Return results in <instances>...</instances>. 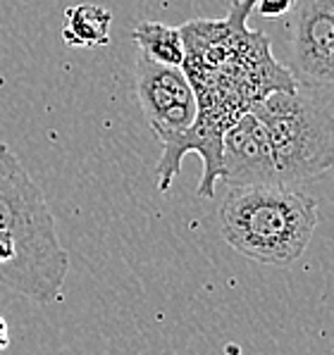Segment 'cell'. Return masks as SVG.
<instances>
[{
  "label": "cell",
  "mask_w": 334,
  "mask_h": 355,
  "mask_svg": "<svg viewBox=\"0 0 334 355\" xmlns=\"http://www.w3.org/2000/svg\"><path fill=\"white\" fill-rule=\"evenodd\" d=\"M69 253L41 187L19 157L0 144V284L48 305L60 298Z\"/></svg>",
  "instance_id": "cell-1"
},
{
  "label": "cell",
  "mask_w": 334,
  "mask_h": 355,
  "mask_svg": "<svg viewBox=\"0 0 334 355\" xmlns=\"http://www.w3.org/2000/svg\"><path fill=\"white\" fill-rule=\"evenodd\" d=\"M317 227V203L284 184L234 187L220 205L224 241L260 265L287 267L306 253Z\"/></svg>",
  "instance_id": "cell-2"
},
{
  "label": "cell",
  "mask_w": 334,
  "mask_h": 355,
  "mask_svg": "<svg viewBox=\"0 0 334 355\" xmlns=\"http://www.w3.org/2000/svg\"><path fill=\"white\" fill-rule=\"evenodd\" d=\"M325 86L299 81L262 96L251 112L270 134L277 182L294 187L334 167V101Z\"/></svg>",
  "instance_id": "cell-3"
},
{
  "label": "cell",
  "mask_w": 334,
  "mask_h": 355,
  "mask_svg": "<svg viewBox=\"0 0 334 355\" xmlns=\"http://www.w3.org/2000/svg\"><path fill=\"white\" fill-rule=\"evenodd\" d=\"M134 81L141 110L160 144L184 134L194 124L199 103L182 67L158 64L136 53Z\"/></svg>",
  "instance_id": "cell-4"
},
{
  "label": "cell",
  "mask_w": 334,
  "mask_h": 355,
  "mask_svg": "<svg viewBox=\"0 0 334 355\" xmlns=\"http://www.w3.org/2000/svg\"><path fill=\"white\" fill-rule=\"evenodd\" d=\"M292 34V72L299 81L334 89L332 0H297Z\"/></svg>",
  "instance_id": "cell-5"
},
{
  "label": "cell",
  "mask_w": 334,
  "mask_h": 355,
  "mask_svg": "<svg viewBox=\"0 0 334 355\" xmlns=\"http://www.w3.org/2000/svg\"><path fill=\"white\" fill-rule=\"evenodd\" d=\"M222 182L234 187L279 184L270 134L256 112H244L222 136Z\"/></svg>",
  "instance_id": "cell-6"
},
{
  "label": "cell",
  "mask_w": 334,
  "mask_h": 355,
  "mask_svg": "<svg viewBox=\"0 0 334 355\" xmlns=\"http://www.w3.org/2000/svg\"><path fill=\"white\" fill-rule=\"evenodd\" d=\"M112 12L103 5L81 3L65 10L62 41L69 48H103L110 43Z\"/></svg>",
  "instance_id": "cell-7"
},
{
  "label": "cell",
  "mask_w": 334,
  "mask_h": 355,
  "mask_svg": "<svg viewBox=\"0 0 334 355\" xmlns=\"http://www.w3.org/2000/svg\"><path fill=\"white\" fill-rule=\"evenodd\" d=\"M134 41L139 53L158 64L182 67L184 64V36L179 26H169L162 21H139L134 26Z\"/></svg>",
  "instance_id": "cell-8"
},
{
  "label": "cell",
  "mask_w": 334,
  "mask_h": 355,
  "mask_svg": "<svg viewBox=\"0 0 334 355\" xmlns=\"http://www.w3.org/2000/svg\"><path fill=\"white\" fill-rule=\"evenodd\" d=\"M297 5V0H256V10H258L260 17H282L289 10Z\"/></svg>",
  "instance_id": "cell-9"
},
{
  "label": "cell",
  "mask_w": 334,
  "mask_h": 355,
  "mask_svg": "<svg viewBox=\"0 0 334 355\" xmlns=\"http://www.w3.org/2000/svg\"><path fill=\"white\" fill-rule=\"evenodd\" d=\"M8 346H10V327L3 315H0V351H5Z\"/></svg>",
  "instance_id": "cell-10"
},
{
  "label": "cell",
  "mask_w": 334,
  "mask_h": 355,
  "mask_svg": "<svg viewBox=\"0 0 334 355\" xmlns=\"http://www.w3.org/2000/svg\"><path fill=\"white\" fill-rule=\"evenodd\" d=\"M224 355H242V348H239V343L229 341L227 346H224Z\"/></svg>",
  "instance_id": "cell-11"
},
{
  "label": "cell",
  "mask_w": 334,
  "mask_h": 355,
  "mask_svg": "<svg viewBox=\"0 0 334 355\" xmlns=\"http://www.w3.org/2000/svg\"><path fill=\"white\" fill-rule=\"evenodd\" d=\"M332 10H334V0H332Z\"/></svg>",
  "instance_id": "cell-12"
}]
</instances>
